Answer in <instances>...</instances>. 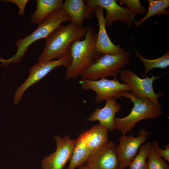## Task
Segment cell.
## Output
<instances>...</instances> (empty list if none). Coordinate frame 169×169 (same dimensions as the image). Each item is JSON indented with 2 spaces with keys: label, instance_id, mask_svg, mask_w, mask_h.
Wrapping results in <instances>:
<instances>
[{
  "label": "cell",
  "instance_id": "cell-1",
  "mask_svg": "<svg viewBox=\"0 0 169 169\" xmlns=\"http://www.w3.org/2000/svg\"><path fill=\"white\" fill-rule=\"evenodd\" d=\"M86 27L84 39L73 42L68 48V52L71 57L72 62L66 72L67 80L80 76L100 54L95 50L97 34L91 25Z\"/></svg>",
  "mask_w": 169,
  "mask_h": 169
},
{
  "label": "cell",
  "instance_id": "cell-2",
  "mask_svg": "<svg viewBox=\"0 0 169 169\" xmlns=\"http://www.w3.org/2000/svg\"><path fill=\"white\" fill-rule=\"evenodd\" d=\"M86 27H79L71 22L61 25L45 39V47L38 59L44 62L59 58L68 52L70 44L85 36Z\"/></svg>",
  "mask_w": 169,
  "mask_h": 169
},
{
  "label": "cell",
  "instance_id": "cell-3",
  "mask_svg": "<svg viewBox=\"0 0 169 169\" xmlns=\"http://www.w3.org/2000/svg\"><path fill=\"white\" fill-rule=\"evenodd\" d=\"M69 21L71 20L69 16L63 8L50 13L38 24L36 29L30 34L17 41V50L13 56L8 59L0 57V62L2 64L1 65L7 66L10 63L20 62L28 47L33 43L40 39H45L61 26L62 23Z\"/></svg>",
  "mask_w": 169,
  "mask_h": 169
},
{
  "label": "cell",
  "instance_id": "cell-4",
  "mask_svg": "<svg viewBox=\"0 0 169 169\" xmlns=\"http://www.w3.org/2000/svg\"><path fill=\"white\" fill-rule=\"evenodd\" d=\"M119 96L120 98H129L134 105L127 116L123 118L115 117V129L119 131L122 135L131 132L136 124L140 121L154 119L163 115L161 109L150 99L138 98L131 92L126 91L120 92Z\"/></svg>",
  "mask_w": 169,
  "mask_h": 169
},
{
  "label": "cell",
  "instance_id": "cell-5",
  "mask_svg": "<svg viewBox=\"0 0 169 169\" xmlns=\"http://www.w3.org/2000/svg\"><path fill=\"white\" fill-rule=\"evenodd\" d=\"M130 56V52L125 50L116 54H100L80 76L91 80L109 76L116 77L120 69L128 64Z\"/></svg>",
  "mask_w": 169,
  "mask_h": 169
},
{
  "label": "cell",
  "instance_id": "cell-6",
  "mask_svg": "<svg viewBox=\"0 0 169 169\" xmlns=\"http://www.w3.org/2000/svg\"><path fill=\"white\" fill-rule=\"evenodd\" d=\"M120 78L131 88V92L136 97L142 99H148L153 101L161 109V107L158 100L159 98L163 97L165 93L160 91L156 93L154 90L153 84L154 81L163 76H148L141 78L135 73L130 69L120 70L119 72Z\"/></svg>",
  "mask_w": 169,
  "mask_h": 169
},
{
  "label": "cell",
  "instance_id": "cell-7",
  "mask_svg": "<svg viewBox=\"0 0 169 169\" xmlns=\"http://www.w3.org/2000/svg\"><path fill=\"white\" fill-rule=\"evenodd\" d=\"M71 57L67 52L56 60L38 62L29 69V75L24 82L18 87L15 92L14 102H19L25 91L30 86L37 83L55 68L64 66L68 68L71 64Z\"/></svg>",
  "mask_w": 169,
  "mask_h": 169
},
{
  "label": "cell",
  "instance_id": "cell-8",
  "mask_svg": "<svg viewBox=\"0 0 169 169\" xmlns=\"http://www.w3.org/2000/svg\"><path fill=\"white\" fill-rule=\"evenodd\" d=\"M79 82L82 90H91L96 92L95 100L99 103L111 97L120 98L119 95L121 92L132 91L128 84L120 83L116 77L112 79L103 78L95 80L81 78Z\"/></svg>",
  "mask_w": 169,
  "mask_h": 169
},
{
  "label": "cell",
  "instance_id": "cell-9",
  "mask_svg": "<svg viewBox=\"0 0 169 169\" xmlns=\"http://www.w3.org/2000/svg\"><path fill=\"white\" fill-rule=\"evenodd\" d=\"M89 8L94 12L95 8L100 7L105 9L106 13L105 18V25L110 27L113 26V23L120 21L128 27L132 25L136 14L126 7L120 6L115 0H84Z\"/></svg>",
  "mask_w": 169,
  "mask_h": 169
},
{
  "label": "cell",
  "instance_id": "cell-10",
  "mask_svg": "<svg viewBox=\"0 0 169 169\" xmlns=\"http://www.w3.org/2000/svg\"><path fill=\"white\" fill-rule=\"evenodd\" d=\"M54 138L56 149L42 160L41 169H63L71 158L77 141V139L72 140L68 135L63 138L58 135Z\"/></svg>",
  "mask_w": 169,
  "mask_h": 169
},
{
  "label": "cell",
  "instance_id": "cell-11",
  "mask_svg": "<svg viewBox=\"0 0 169 169\" xmlns=\"http://www.w3.org/2000/svg\"><path fill=\"white\" fill-rule=\"evenodd\" d=\"M149 132L144 129L139 131L138 135L135 137L131 133L129 136L122 135L116 151L120 169H126L137 154L141 145L148 139Z\"/></svg>",
  "mask_w": 169,
  "mask_h": 169
},
{
  "label": "cell",
  "instance_id": "cell-12",
  "mask_svg": "<svg viewBox=\"0 0 169 169\" xmlns=\"http://www.w3.org/2000/svg\"><path fill=\"white\" fill-rule=\"evenodd\" d=\"M116 146L108 140L91 153L85 165L90 169H120Z\"/></svg>",
  "mask_w": 169,
  "mask_h": 169
},
{
  "label": "cell",
  "instance_id": "cell-13",
  "mask_svg": "<svg viewBox=\"0 0 169 169\" xmlns=\"http://www.w3.org/2000/svg\"><path fill=\"white\" fill-rule=\"evenodd\" d=\"M104 9L98 7L94 9V14L97 18L99 31L97 34L95 44V50L99 54H116L125 50L114 44L110 40L107 33L105 19L103 15Z\"/></svg>",
  "mask_w": 169,
  "mask_h": 169
},
{
  "label": "cell",
  "instance_id": "cell-14",
  "mask_svg": "<svg viewBox=\"0 0 169 169\" xmlns=\"http://www.w3.org/2000/svg\"><path fill=\"white\" fill-rule=\"evenodd\" d=\"M116 99L111 97L107 99L104 107L97 108L85 120L92 122L98 120L100 124L105 127L108 131H113L115 129L114 119L115 115L121 108L120 104L117 102Z\"/></svg>",
  "mask_w": 169,
  "mask_h": 169
},
{
  "label": "cell",
  "instance_id": "cell-15",
  "mask_svg": "<svg viewBox=\"0 0 169 169\" xmlns=\"http://www.w3.org/2000/svg\"><path fill=\"white\" fill-rule=\"evenodd\" d=\"M62 8L69 16L71 22L80 28L83 27L84 19H90L94 14L83 0H66Z\"/></svg>",
  "mask_w": 169,
  "mask_h": 169
},
{
  "label": "cell",
  "instance_id": "cell-16",
  "mask_svg": "<svg viewBox=\"0 0 169 169\" xmlns=\"http://www.w3.org/2000/svg\"><path fill=\"white\" fill-rule=\"evenodd\" d=\"M108 130L100 124L94 125L79 136L91 152L97 150L108 141Z\"/></svg>",
  "mask_w": 169,
  "mask_h": 169
},
{
  "label": "cell",
  "instance_id": "cell-17",
  "mask_svg": "<svg viewBox=\"0 0 169 169\" xmlns=\"http://www.w3.org/2000/svg\"><path fill=\"white\" fill-rule=\"evenodd\" d=\"M36 9L31 17V21L39 24L50 13L62 8V0H36Z\"/></svg>",
  "mask_w": 169,
  "mask_h": 169
},
{
  "label": "cell",
  "instance_id": "cell-18",
  "mask_svg": "<svg viewBox=\"0 0 169 169\" xmlns=\"http://www.w3.org/2000/svg\"><path fill=\"white\" fill-rule=\"evenodd\" d=\"M77 139L67 169H76L77 167L84 165L91 153L80 136Z\"/></svg>",
  "mask_w": 169,
  "mask_h": 169
},
{
  "label": "cell",
  "instance_id": "cell-19",
  "mask_svg": "<svg viewBox=\"0 0 169 169\" xmlns=\"http://www.w3.org/2000/svg\"><path fill=\"white\" fill-rule=\"evenodd\" d=\"M149 7L146 15L138 21H134L136 27L140 26L145 20L156 15L165 14L168 15L169 11L166 9L169 7V0H148Z\"/></svg>",
  "mask_w": 169,
  "mask_h": 169
},
{
  "label": "cell",
  "instance_id": "cell-20",
  "mask_svg": "<svg viewBox=\"0 0 169 169\" xmlns=\"http://www.w3.org/2000/svg\"><path fill=\"white\" fill-rule=\"evenodd\" d=\"M135 49L136 56L143 64L145 68L143 77H145L149 71L153 68L164 69L168 67L169 66V49L162 56L153 59H148L144 58L138 53L136 49Z\"/></svg>",
  "mask_w": 169,
  "mask_h": 169
},
{
  "label": "cell",
  "instance_id": "cell-21",
  "mask_svg": "<svg viewBox=\"0 0 169 169\" xmlns=\"http://www.w3.org/2000/svg\"><path fill=\"white\" fill-rule=\"evenodd\" d=\"M150 142L141 146L138 153L128 166L129 169H147L146 161L151 146Z\"/></svg>",
  "mask_w": 169,
  "mask_h": 169
},
{
  "label": "cell",
  "instance_id": "cell-22",
  "mask_svg": "<svg viewBox=\"0 0 169 169\" xmlns=\"http://www.w3.org/2000/svg\"><path fill=\"white\" fill-rule=\"evenodd\" d=\"M147 157V169H169L168 164L156 152L151 145Z\"/></svg>",
  "mask_w": 169,
  "mask_h": 169
},
{
  "label": "cell",
  "instance_id": "cell-23",
  "mask_svg": "<svg viewBox=\"0 0 169 169\" xmlns=\"http://www.w3.org/2000/svg\"><path fill=\"white\" fill-rule=\"evenodd\" d=\"M117 2L121 4H126L127 8L136 14H143L146 12V8L139 0H119Z\"/></svg>",
  "mask_w": 169,
  "mask_h": 169
},
{
  "label": "cell",
  "instance_id": "cell-24",
  "mask_svg": "<svg viewBox=\"0 0 169 169\" xmlns=\"http://www.w3.org/2000/svg\"><path fill=\"white\" fill-rule=\"evenodd\" d=\"M151 146L156 152L160 156L163 157L165 161L169 162V144L165 145V149H162L159 147L158 143L154 141L151 144Z\"/></svg>",
  "mask_w": 169,
  "mask_h": 169
},
{
  "label": "cell",
  "instance_id": "cell-25",
  "mask_svg": "<svg viewBox=\"0 0 169 169\" xmlns=\"http://www.w3.org/2000/svg\"><path fill=\"white\" fill-rule=\"evenodd\" d=\"M28 0H1L3 2H10L15 4L19 8L18 15H23L26 5Z\"/></svg>",
  "mask_w": 169,
  "mask_h": 169
},
{
  "label": "cell",
  "instance_id": "cell-26",
  "mask_svg": "<svg viewBox=\"0 0 169 169\" xmlns=\"http://www.w3.org/2000/svg\"><path fill=\"white\" fill-rule=\"evenodd\" d=\"M79 169H90L88 167L85 165L79 167Z\"/></svg>",
  "mask_w": 169,
  "mask_h": 169
}]
</instances>
